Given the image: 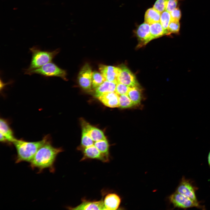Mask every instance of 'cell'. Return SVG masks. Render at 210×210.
Here are the masks:
<instances>
[{"label": "cell", "mask_w": 210, "mask_h": 210, "mask_svg": "<svg viewBox=\"0 0 210 210\" xmlns=\"http://www.w3.org/2000/svg\"><path fill=\"white\" fill-rule=\"evenodd\" d=\"M63 151L61 148L54 147L50 138L37 151L30 162L32 169H37L39 172L48 169L51 172L55 171L54 164L58 154Z\"/></svg>", "instance_id": "1"}, {"label": "cell", "mask_w": 210, "mask_h": 210, "mask_svg": "<svg viewBox=\"0 0 210 210\" xmlns=\"http://www.w3.org/2000/svg\"><path fill=\"white\" fill-rule=\"evenodd\" d=\"M50 138V136L47 135L41 140L33 142L16 139L13 143L17 151L15 162H30L39 148Z\"/></svg>", "instance_id": "2"}, {"label": "cell", "mask_w": 210, "mask_h": 210, "mask_svg": "<svg viewBox=\"0 0 210 210\" xmlns=\"http://www.w3.org/2000/svg\"><path fill=\"white\" fill-rule=\"evenodd\" d=\"M29 50L32 54V57L29 67L24 70L26 71L38 68L51 62L60 52L59 49L52 51H43L37 47H33Z\"/></svg>", "instance_id": "3"}, {"label": "cell", "mask_w": 210, "mask_h": 210, "mask_svg": "<svg viewBox=\"0 0 210 210\" xmlns=\"http://www.w3.org/2000/svg\"><path fill=\"white\" fill-rule=\"evenodd\" d=\"M24 71L25 74L29 75L37 74L47 77H59L65 80H67L66 71L52 62L37 69L29 71Z\"/></svg>", "instance_id": "4"}, {"label": "cell", "mask_w": 210, "mask_h": 210, "mask_svg": "<svg viewBox=\"0 0 210 210\" xmlns=\"http://www.w3.org/2000/svg\"><path fill=\"white\" fill-rule=\"evenodd\" d=\"M169 199L175 208L184 209L192 207L201 209L204 208L199 201H194L176 191L170 195Z\"/></svg>", "instance_id": "5"}, {"label": "cell", "mask_w": 210, "mask_h": 210, "mask_svg": "<svg viewBox=\"0 0 210 210\" xmlns=\"http://www.w3.org/2000/svg\"><path fill=\"white\" fill-rule=\"evenodd\" d=\"M197 189L191 181L183 176L177 187L176 192L194 201L198 202L196 195Z\"/></svg>", "instance_id": "6"}, {"label": "cell", "mask_w": 210, "mask_h": 210, "mask_svg": "<svg viewBox=\"0 0 210 210\" xmlns=\"http://www.w3.org/2000/svg\"><path fill=\"white\" fill-rule=\"evenodd\" d=\"M92 70L90 65L86 63L80 71L78 77L79 84L84 91L88 92L92 90Z\"/></svg>", "instance_id": "7"}, {"label": "cell", "mask_w": 210, "mask_h": 210, "mask_svg": "<svg viewBox=\"0 0 210 210\" xmlns=\"http://www.w3.org/2000/svg\"><path fill=\"white\" fill-rule=\"evenodd\" d=\"M120 71L118 77V82L130 87L139 86V84L136 77L125 66L123 65L119 67Z\"/></svg>", "instance_id": "8"}, {"label": "cell", "mask_w": 210, "mask_h": 210, "mask_svg": "<svg viewBox=\"0 0 210 210\" xmlns=\"http://www.w3.org/2000/svg\"><path fill=\"white\" fill-rule=\"evenodd\" d=\"M80 124L82 129L85 131L94 141L106 139L102 130L92 125L84 119H81Z\"/></svg>", "instance_id": "9"}, {"label": "cell", "mask_w": 210, "mask_h": 210, "mask_svg": "<svg viewBox=\"0 0 210 210\" xmlns=\"http://www.w3.org/2000/svg\"><path fill=\"white\" fill-rule=\"evenodd\" d=\"M83 154V156L81 160L83 161L87 159H97L106 162L109 161L104 155L95 147L94 145L84 148H79Z\"/></svg>", "instance_id": "10"}, {"label": "cell", "mask_w": 210, "mask_h": 210, "mask_svg": "<svg viewBox=\"0 0 210 210\" xmlns=\"http://www.w3.org/2000/svg\"><path fill=\"white\" fill-rule=\"evenodd\" d=\"M99 69L106 80L117 83L118 77L120 71L119 67L100 64Z\"/></svg>", "instance_id": "11"}, {"label": "cell", "mask_w": 210, "mask_h": 210, "mask_svg": "<svg viewBox=\"0 0 210 210\" xmlns=\"http://www.w3.org/2000/svg\"><path fill=\"white\" fill-rule=\"evenodd\" d=\"M139 43L137 48H140L146 45L151 40L150 25L144 22L140 25L136 31Z\"/></svg>", "instance_id": "12"}, {"label": "cell", "mask_w": 210, "mask_h": 210, "mask_svg": "<svg viewBox=\"0 0 210 210\" xmlns=\"http://www.w3.org/2000/svg\"><path fill=\"white\" fill-rule=\"evenodd\" d=\"M119 95L116 92H109L98 97V99L105 106L110 108L119 107Z\"/></svg>", "instance_id": "13"}, {"label": "cell", "mask_w": 210, "mask_h": 210, "mask_svg": "<svg viewBox=\"0 0 210 210\" xmlns=\"http://www.w3.org/2000/svg\"><path fill=\"white\" fill-rule=\"evenodd\" d=\"M71 210H106L103 201H90L84 200L78 205L69 208Z\"/></svg>", "instance_id": "14"}, {"label": "cell", "mask_w": 210, "mask_h": 210, "mask_svg": "<svg viewBox=\"0 0 210 210\" xmlns=\"http://www.w3.org/2000/svg\"><path fill=\"white\" fill-rule=\"evenodd\" d=\"M121 199L120 197L115 193L108 194L103 201L106 210L117 209L120 204Z\"/></svg>", "instance_id": "15"}, {"label": "cell", "mask_w": 210, "mask_h": 210, "mask_svg": "<svg viewBox=\"0 0 210 210\" xmlns=\"http://www.w3.org/2000/svg\"><path fill=\"white\" fill-rule=\"evenodd\" d=\"M0 133L6 138L9 144H13L16 139L8 121L2 118H1L0 120Z\"/></svg>", "instance_id": "16"}, {"label": "cell", "mask_w": 210, "mask_h": 210, "mask_svg": "<svg viewBox=\"0 0 210 210\" xmlns=\"http://www.w3.org/2000/svg\"><path fill=\"white\" fill-rule=\"evenodd\" d=\"M117 83L114 82L105 80L99 87L94 89V96L97 98L106 93L114 92Z\"/></svg>", "instance_id": "17"}, {"label": "cell", "mask_w": 210, "mask_h": 210, "mask_svg": "<svg viewBox=\"0 0 210 210\" xmlns=\"http://www.w3.org/2000/svg\"><path fill=\"white\" fill-rule=\"evenodd\" d=\"M161 13L153 7L148 9L144 16L145 22L150 24L160 22Z\"/></svg>", "instance_id": "18"}, {"label": "cell", "mask_w": 210, "mask_h": 210, "mask_svg": "<svg viewBox=\"0 0 210 210\" xmlns=\"http://www.w3.org/2000/svg\"><path fill=\"white\" fill-rule=\"evenodd\" d=\"M150 32L151 40L166 35L160 22L150 24Z\"/></svg>", "instance_id": "19"}, {"label": "cell", "mask_w": 210, "mask_h": 210, "mask_svg": "<svg viewBox=\"0 0 210 210\" xmlns=\"http://www.w3.org/2000/svg\"><path fill=\"white\" fill-rule=\"evenodd\" d=\"M127 94L134 106L138 105L140 103L141 96L139 86L130 87Z\"/></svg>", "instance_id": "20"}, {"label": "cell", "mask_w": 210, "mask_h": 210, "mask_svg": "<svg viewBox=\"0 0 210 210\" xmlns=\"http://www.w3.org/2000/svg\"><path fill=\"white\" fill-rule=\"evenodd\" d=\"M94 145L100 152L109 160V145L107 139L95 141Z\"/></svg>", "instance_id": "21"}, {"label": "cell", "mask_w": 210, "mask_h": 210, "mask_svg": "<svg viewBox=\"0 0 210 210\" xmlns=\"http://www.w3.org/2000/svg\"><path fill=\"white\" fill-rule=\"evenodd\" d=\"M171 20L170 13L165 10L161 14L160 22L164 29L166 35H169L168 27Z\"/></svg>", "instance_id": "22"}, {"label": "cell", "mask_w": 210, "mask_h": 210, "mask_svg": "<svg viewBox=\"0 0 210 210\" xmlns=\"http://www.w3.org/2000/svg\"><path fill=\"white\" fill-rule=\"evenodd\" d=\"M106 80L101 73L96 71L92 72V87L94 89L97 88Z\"/></svg>", "instance_id": "23"}, {"label": "cell", "mask_w": 210, "mask_h": 210, "mask_svg": "<svg viewBox=\"0 0 210 210\" xmlns=\"http://www.w3.org/2000/svg\"><path fill=\"white\" fill-rule=\"evenodd\" d=\"M119 95V107L127 108H130L134 106L127 94Z\"/></svg>", "instance_id": "24"}, {"label": "cell", "mask_w": 210, "mask_h": 210, "mask_svg": "<svg viewBox=\"0 0 210 210\" xmlns=\"http://www.w3.org/2000/svg\"><path fill=\"white\" fill-rule=\"evenodd\" d=\"M94 142L85 131L82 129L80 146L79 148H85L93 145Z\"/></svg>", "instance_id": "25"}, {"label": "cell", "mask_w": 210, "mask_h": 210, "mask_svg": "<svg viewBox=\"0 0 210 210\" xmlns=\"http://www.w3.org/2000/svg\"><path fill=\"white\" fill-rule=\"evenodd\" d=\"M180 28L179 21L171 19L168 27L169 35L172 33H179Z\"/></svg>", "instance_id": "26"}, {"label": "cell", "mask_w": 210, "mask_h": 210, "mask_svg": "<svg viewBox=\"0 0 210 210\" xmlns=\"http://www.w3.org/2000/svg\"><path fill=\"white\" fill-rule=\"evenodd\" d=\"M168 0H157L155 2L153 8L161 13L166 10Z\"/></svg>", "instance_id": "27"}, {"label": "cell", "mask_w": 210, "mask_h": 210, "mask_svg": "<svg viewBox=\"0 0 210 210\" xmlns=\"http://www.w3.org/2000/svg\"><path fill=\"white\" fill-rule=\"evenodd\" d=\"M130 87L124 84L118 83L116 88L115 92L119 95L127 94Z\"/></svg>", "instance_id": "28"}, {"label": "cell", "mask_w": 210, "mask_h": 210, "mask_svg": "<svg viewBox=\"0 0 210 210\" xmlns=\"http://www.w3.org/2000/svg\"><path fill=\"white\" fill-rule=\"evenodd\" d=\"M178 0H168L166 10L170 13L176 8Z\"/></svg>", "instance_id": "29"}, {"label": "cell", "mask_w": 210, "mask_h": 210, "mask_svg": "<svg viewBox=\"0 0 210 210\" xmlns=\"http://www.w3.org/2000/svg\"><path fill=\"white\" fill-rule=\"evenodd\" d=\"M170 13L171 19L179 21L181 16V13L178 8H176Z\"/></svg>", "instance_id": "30"}, {"label": "cell", "mask_w": 210, "mask_h": 210, "mask_svg": "<svg viewBox=\"0 0 210 210\" xmlns=\"http://www.w3.org/2000/svg\"><path fill=\"white\" fill-rule=\"evenodd\" d=\"M208 165L210 167V150L209 152L208 156Z\"/></svg>", "instance_id": "31"}]
</instances>
